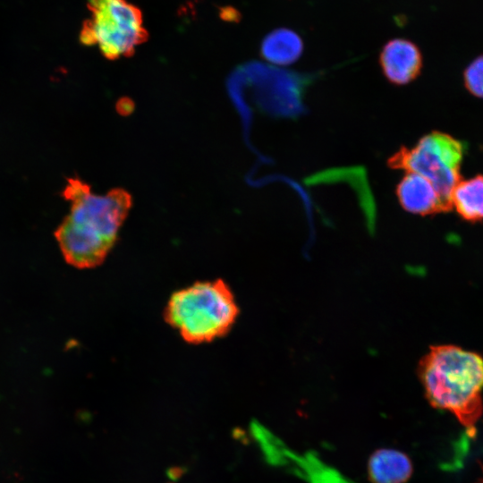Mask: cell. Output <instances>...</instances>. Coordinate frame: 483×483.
Here are the masks:
<instances>
[{"label": "cell", "instance_id": "1", "mask_svg": "<svg viewBox=\"0 0 483 483\" xmlns=\"http://www.w3.org/2000/svg\"><path fill=\"white\" fill-rule=\"evenodd\" d=\"M63 197L71 208L55 235L65 261L77 268L99 266L131 209V195L123 189L98 195L80 179L69 178Z\"/></svg>", "mask_w": 483, "mask_h": 483}, {"label": "cell", "instance_id": "2", "mask_svg": "<svg viewBox=\"0 0 483 483\" xmlns=\"http://www.w3.org/2000/svg\"><path fill=\"white\" fill-rule=\"evenodd\" d=\"M418 374L428 402L453 413L472 436L483 414V357L453 344L431 346Z\"/></svg>", "mask_w": 483, "mask_h": 483}, {"label": "cell", "instance_id": "3", "mask_svg": "<svg viewBox=\"0 0 483 483\" xmlns=\"http://www.w3.org/2000/svg\"><path fill=\"white\" fill-rule=\"evenodd\" d=\"M238 314L234 296L221 279L198 282L175 292L165 309L166 322L191 343L223 336Z\"/></svg>", "mask_w": 483, "mask_h": 483}, {"label": "cell", "instance_id": "4", "mask_svg": "<svg viewBox=\"0 0 483 483\" xmlns=\"http://www.w3.org/2000/svg\"><path fill=\"white\" fill-rule=\"evenodd\" d=\"M465 148L462 141L451 135L433 131L423 136L411 148L402 147L388 158L387 165L427 178L452 210L451 195L462 180L460 171Z\"/></svg>", "mask_w": 483, "mask_h": 483}, {"label": "cell", "instance_id": "5", "mask_svg": "<svg viewBox=\"0 0 483 483\" xmlns=\"http://www.w3.org/2000/svg\"><path fill=\"white\" fill-rule=\"evenodd\" d=\"M90 17L81 29L80 42L97 46L109 60L131 55L148 38L140 9L127 0H89Z\"/></svg>", "mask_w": 483, "mask_h": 483}, {"label": "cell", "instance_id": "6", "mask_svg": "<svg viewBox=\"0 0 483 483\" xmlns=\"http://www.w3.org/2000/svg\"><path fill=\"white\" fill-rule=\"evenodd\" d=\"M379 64L388 81L395 85H405L419 75L422 55L413 42L404 38H394L383 47Z\"/></svg>", "mask_w": 483, "mask_h": 483}, {"label": "cell", "instance_id": "7", "mask_svg": "<svg viewBox=\"0 0 483 483\" xmlns=\"http://www.w3.org/2000/svg\"><path fill=\"white\" fill-rule=\"evenodd\" d=\"M398 200L406 211L428 216L448 212L434 185L424 176L406 173L396 187Z\"/></svg>", "mask_w": 483, "mask_h": 483}, {"label": "cell", "instance_id": "8", "mask_svg": "<svg viewBox=\"0 0 483 483\" xmlns=\"http://www.w3.org/2000/svg\"><path fill=\"white\" fill-rule=\"evenodd\" d=\"M412 471L409 456L395 449H378L368 462V477L371 483H406Z\"/></svg>", "mask_w": 483, "mask_h": 483}, {"label": "cell", "instance_id": "9", "mask_svg": "<svg viewBox=\"0 0 483 483\" xmlns=\"http://www.w3.org/2000/svg\"><path fill=\"white\" fill-rule=\"evenodd\" d=\"M303 52L301 38L293 30L280 28L271 31L260 46L261 56L276 65H289L296 62Z\"/></svg>", "mask_w": 483, "mask_h": 483}, {"label": "cell", "instance_id": "10", "mask_svg": "<svg viewBox=\"0 0 483 483\" xmlns=\"http://www.w3.org/2000/svg\"><path fill=\"white\" fill-rule=\"evenodd\" d=\"M451 204L462 219L483 220V174L461 180L452 192Z\"/></svg>", "mask_w": 483, "mask_h": 483}, {"label": "cell", "instance_id": "11", "mask_svg": "<svg viewBox=\"0 0 483 483\" xmlns=\"http://www.w3.org/2000/svg\"><path fill=\"white\" fill-rule=\"evenodd\" d=\"M466 89L473 96L483 98V55L475 58L464 70Z\"/></svg>", "mask_w": 483, "mask_h": 483}, {"label": "cell", "instance_id": "12", "mask_svg": "<svg viewBox=\"0 0 483 483\" xmlns=\"http://www.w3.org/2000/svg\"><path fill=\"white\" fill-rule=\"evenodd\" d=\"M479 466H480V472L478 479H476L474 483H483V462H479Z\"/></svg>", "mask_w": 483, "mask_h": 483}]
</instances>
